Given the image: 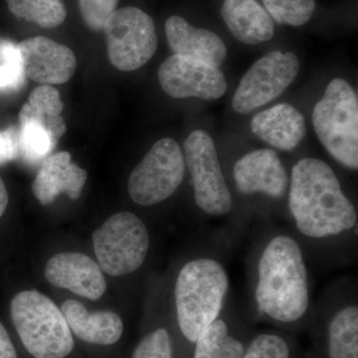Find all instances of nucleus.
Listing matches in <instances>:
<instances>
[{"label":"nucleus","instance_id":"obj_1","mask_svg":"<svg viewBox=\"0 0 358 358\" xmlns=\"http://www.w3.org/2000/svg\"><path fill=\"white\" fill-rule=\"evenodd\" d=\"M289 204L296 228L305 236H336L357 225L355 205L331 166L320 159L307 157L293 167Z\"/></svg>","mask_w":358,"mask_h":358},{"label":"nucleus","instance_id":"obj_2","mask_svg":"<svg viewBox=\"0 0 358 358\" xmlns=\"http://www.w3.org/2000/svg\"><path fill=\"white\" fill-rule=\"evenodd\" d=\"M258 270L259 310L281 322L301 319L308 308V286L300 245L284 235L273 238L264 250Z\"/></svg>","mask_w":358,"mask_h":358},{"label":"nucleus","instance_id":"obj_3","mask_svg":"<svg viewBox=\"0 0 358 358\" xmlns=\"http://www.w3.org/2000/svg\"><path fill=\"white\" fill-rule=\"evenodd\" d=\"M228 288L227 273L217 261L201 258L183 266L174 294L179 329L188 341L195 343L218 319Z\"/></svg>","mask_w":358,"mask_h":358},{"label":"nucleus","instance_id":"obj_4","mask_svg":"<svg viewBox=\"0 0 358 358\" xmlns=\"http://www.w3.org/2000/svg\"><path fill=\"white\" fill-rule=\"evenodd\" d=\"M11 317L21 341L35 358H64L74 348L62 310L37 291H23L11 301Z\"/></svg>","mask_w":358,"mask_h":358},{"label":"nucleus","instance_id":"obj_5","mask_svg":"<svg viewBox=\"0 0 358 358\" xmlns=\"http://www.w3.org/2000/svg\"><path fill=\"white\" fill-rule=\"evenodd\" d=\"M313 124L322 145L348 169H358V100L355 90L334 79L313 110Z\"/></svg>","mask_w":358,"mask_h":358},{"label":"nucleus","instance_id":"obj_6","mask_svg":"<svg viewBox=\"0 0 358 358\" xmlns=\"http://www.w3.org/2000/svg\"><path fill=\"white\" fill-rule=\"evenodd\" d=\"M93 245L101 270L119 277L134 273L145 262L150 235L138 216L120 212L94 232Z\"/></svg>","mask_w":358,"mask_h":358},{"label":"nucleus","instance_id":"obj_7","mask_svg":"<svg viewBox=\"0 0 358 358\" xmlns=\"http://www.w3.org/2000/svg\"><path fill=\"white\" fill-rule=\"evenodd\" d=\"M185 173V155L178 143L173 138H162L129 176V196L143 206L159 203L178 190Z\"/></svg>","mask_w":358,"mask_h":358},{"label":"nucleus","instance_id":"obj_8","mask_svg":"<svg viewBox=\"0 0 358 358\" xmlns=\"http://www.w3.org/2000/svg\"><path fill=\"white\" fill-rule=\"evenodd\" d=\"M110 63L129 72L140 69L155 55L157 35L152 18L138 7L117 9L103 27Z\"/></svg>","mask_w":358,"mask_h":358},{"label":"nucleus","instance_id":"obj_9","mask_svg":"<svg viewBox=\"0 0 358 358\" xmlns=\"http://www.w3.org/2000/svg\"><path fill=\"white\" fill-rule=\"evenodd\" d=\"M185 159L192 174L197 206L209 215L229 213L233 207L232 197L209 134L201 129L189 134L185 143Z\"/></svg>","mask_w":358,"mask_h":358},{"label":"nucleus","instance_id":"obj_10","mask_svg":"<svg viewBox=\"0 0 358 358\" xmlns=\"http://www.w3.org/2000/svg\"><path fill=\"white\" fill-rule=\"evenodd\" d=\"M300 71L296 54L274 51L252 66L242 78L232 99L239 114H249L282 95Z\"/></svg>","mask_w":358,"mask_h":358},{"label":"nucleus","instance_id":"obj_11","mask_svg":"<svg viewBox=\"0 0 358 358\" xmlns=\"http://www.w3.org/2000/svg\"><path fill=\"white\" fill-rule=\"evenodd\" d=\"M159 80L167 95L176 99L217 100L227 90L219 67L176 54L160 65Z\"/></svg>","mask_w":358,"mask_h":358},{"label":"nucleus","instance_id":"obj_12","mask_svg":"<svg viewBox=\"0 0 358 358\" xmlns=\"http://www.w3.org/2000/svg\"><path fill=\"white\" fill-rule=\"evenodd\" d=\"M25 76L42 85H61L74 76L76 56L69 47L44 36L31 37L17 45Z\"/></svg>","mask_w":358,"mask_h":358},{"label":"nucleus","instance_id":"obj_13","mask_svg":"<svg viewBox=\"0 0 358 358\" xmlns=\"http://www.w3.org/2000/svg\"><path fill=\"white\" fill-rule=\"evenodd\" d=\"M233 176L238 190L243 194L264 193L279 199L288 187L286 169L277 152L268 148L254 150L237 160Z\"/></svg>","mask_w":358,"mask_h":358},{"label":"nucleus","instance_id":"obj_14","mask_svg":"<svg viewBox=\"0 0 358 358\" xmlns=\"http://www.w3.org/2000/svg\"><path fill=\"white\" fill-rule=\"evenodd\" d=\"M45 277L53 286L92 301L99 300L107 288L99 264L85 254L74 252L52 257L45 268Z\"/></svg>","mask_w":358,"mask_h":358},{"label":"nucleus","instance_id":"obj_15","mask_svg":"<svg viewBox=\"0 0 358 358\" xmlns=\"http://www.w3.org/2000/svg\"><path fill=\"white\" fill-rule=\"evenodd\" d=\"M87 178V171L72 162L69 152H57L42 162L33 182V194L43 205L53 203L62 193L78 199Z\"/></svg>","mask_w":358,"mask_h":358},{"label":"nucleus","instance_id":"obj_16","mask_svg":"<svg viewBox=\"0 0 358 358\" xmlns=\"http://www.w3.org/2000/svg\"><path fill=\"white\" fill-rule=\"evenodd\" d=\"M167 42L176 55L194 59L219 67L227 56L222 39L210 30L193 27L180 16L166 22Z\"/></svg>","mask_w":358,"mask_h":358},{"label":"nucleus","instance_id":"obj_17","mask_svg":"<svg viewBox=\"0 0 358 358\" xmlns=\"http://www.w3.org/2000/svg\"><path fill=\"white\" fill-rule=\"evenodd\" d=\"M255 136L278 150L291 152L306 134L303 114L289 103H279L258 113L251 121Z\"/></svg>","mask_w":358,"mask_h":358},{"label":"nucleus","instance_id":"obj_18","mask_svg":"<svg viewBox=\"0 0 358 358\" xmlns=\"http://www.w3.org/2000/svg\"><path fill=\"white\" fill-rule=\"evenodd\" d=\"M221 14L231 33L242 43L260 44L274 36L272 17L256 0H224Z\"/></svg>","mask_w":358,"mask_h":358},{"label":"nucleus","instance_id":"obj_19","mask_svg":"<svg viewBox=\"0 0 358 358\" xmlns=\"http://www.w3.org/2000/svg\"><path fill=\"white\" fill-rule=\"evenodd\" d=\"M61 310L71 331L86 343L110 345L121 338L124 324L117 313H89L82 303L74 300L66 301Z\"/></svg>","mask_w":358,"mask_h":358},{"label":"nucleus","instance_id":"obj_20","mask_svg":"<svg viewBox=\"0 0 358 358\" xmlns=\"http://www.w3.org/2000/svg\"><path fill=\"white\" fill-rule=\"evenodd\" d=\"M63 109L64 103L58 90L49 85H42L30 94L28 102L20 110V124L35 122L41 124L57 143L66 131L65 122L61 115Z\"/></svg>","mask_w":358,"mask_h":358},{"label":"nucleus","instance_id":"obj_21","mask_svg":"<svg viewBox=\"0 0 358 358\" xmlns=\"http://www.w3.org/2000/svg\"><path fill=\"white\" fill-rule=\"evenodd\" d=\"M329 358H358V308L350 306L334 315L329 327Z\"/></svg>","mask_w":358,"mask_h":358},{"label":"nucleus","instance_id":"obj_22","mask_svg":"<svg viewBox=\"0 0 358 358\" xmlns=\"http://www.w3.org/2000/svg\"><path fill=\"white\" fill-rule=\"evenodd\" d=\"M193 358H242L243 345L229 334L227 324L216 320L196 339Z\"/></svg>","mask_w":358,"mask_h":358},{"label":"nucleus","instance_id":"obj_23","mask_svg":"<svg viewBox=\"0 0 358 358\" xmlns=\"http://www.w3.org/2000/svg\"><path fill=\"white\" fill-rule=\"evenodd\" d=\"M10 13L20 20L43 28H56L64 22L67 10L62 0H6Z\"/></svg>","mask_w":358,"mask_h":358},{"label":"nucleus","instance_id":"obj_24","mask_svg":"<svg viewBox=\"0 0 358 358\" xmlns=\"http://www.w3.org/2000/svg\"><path fill=\"white\" fill-rule=\"evenodd\" d=\"M56 141L41 124L35 122L20 124L18 131V150L27 164L43 162L55 148Z\"/></svg>","mask_w":358,"mask_h":358},{"label":"nucleus","instance_id":"obj_25","mask_svg":"<svg viewBox=\"0 0 358 358\" xmlns=\"http://www.w3.org/2000/svg\"><path fill=\"white\" fill-rule=\"evenodd\" d=\"M263 3L278 23L294 27L308 23L315 9V0H263Z\"/></svg>","mask_w":358,"mask_h":358},{"label":"nucleus","instance_id":"obj_26","mask_svg":"<svg viewBox=\"0 0 358 358\" xmlns=\"http://www.w3.org/2000/svg\"><path fill=\"white\" fill-rule=\"evenodd\" d=\"M17 45L13 42L0 41V90H18L25 85Z\"/></svg>","mask_w":358,"mask_h":358},{"label":"nucleus","instance_id":"obj_27","mask_svg":"<svg viewBox=\"0 0 358 358\" xmlns=\"http://www.w3.org/2000/svg\"><path fill=\"white\" fill-rule=\"evenodd\" d=\"M119 0H79L80 11L87 25L94 31L103 30L117 10Z\"/></svg>","mask_w":358,"mask_h":358},{"label":"nucleus","instance_id":"obj_28","mask_svg":"<svg viewBox=\"0 0 358 358\" xmlns=\"http://www.w3.org/2000/svg\"><path fill=\"white\" fill-rule=\"evenodd\" d=\"M242 358H289V348L281 336L260 334L254 338Z\"/></svg>","mask_w":358,"mask_h":358},{"label":"nucleus","instance_id":"obj_29","mask_svg":"<svg viewBox=\"0 0 358 358\" xmlns=\"http://www.w3.org/2000/svg\"><path fill=\"white\" fill-rule=\"evenodd\" d=\"M131 358H173V345L166 329H159L145 336Z\"/></svg>","mask_w":358,"mask_h":358},{"label":"nucleus","instance_id":"obj_30","mask_svg":"<svg viewBox=\"0 0 358 358\" xmlns=\"http://www.w3.org/2000/svg\"><path fill=\"white\" fill-rule=\"evenodd\" d=\"M18 155L17 129L9 128L0 131V164H6L15 159Z\"/></svg>","mask_w":358,"mask_h":358},{"label":"nucleus","instance_id":"obj_31","mask_svg":"<svg viewBox=\"0 0 358 358\" xmlns=\"http://www.w3.org/2000/svg\"><path fill=\"white\" fill-rule=\"evenodd\" d=\"M0 358H17L13 341L1 322H0Z\"/></svg>","mask_w":358,"mask_h":358},{"label":"nucleus","instance_id":"obj_32","mask_svg":"<svg viewBox=\"0 0 358 358\" xmlns=\"http://www.w3.org/2000/svg\"><path fill=\"white\" fill-rule=\"evenodd\" d=\"M7 204H8V193L3 180L0 178V217L6 212Z\"/></svg>","mask_w":358,"mask_h":358}]
</instances>
